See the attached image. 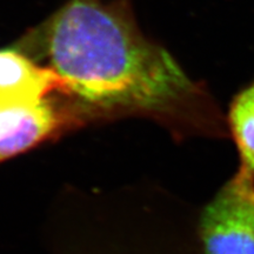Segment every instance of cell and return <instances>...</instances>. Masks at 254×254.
<instances>
[{
	"label": "cell",
	"instance_id": "obj_1",
	"mask_svg": "<svg viewBox=\"0 0 254 254\" xmlns=\"http://www.w3.org/2000/svg\"><path fill=\"white\" fill-rule=\"evenodd\" d=\"M12 46L46 63L92 125L142 118L178 142L228 139L213 92L146 36L131 0H66Z\"/></svg>",
	"mask_w": 254,
	"mask_h": 254
},
{
	"label": "cell",
	"instance_id": "obj_2",
	"mask_svg": "<svg viewBox=\"0 0 254 254\" xmlns=\"http://www.w3.org/2000/svg\"><path fill=\"white\" fill-rule=\"evenodd\" d=\"M196 208L157 186L66 189L47 219L51 254H201Z\"/></svg>",
	"mask_w": 254,
	"mask_h": 254
},
{
	"label": "cell",
	"instance_id": "obj_3",
	"mask_svg": "<svg viewBox=\"0 0 254 254\" xmlns=\"http://www.w3.org/2000/svg\"><path fill=\"white\" fill-rule=\"evenodd\" d=\"M201 254H254V179L237 171L196 208Z\"/></svg>",
	"mask_w": 254,
	"mask_h": 254
},
{
	"label": "cell",
	"instance_id": "obj_4",
	"mask_svg": "<svg viewBox=\"0 0 254 254\" xmlns=\"http://www.w3.org/2000/svg\"><path fill=\"white\" fill-rule=\"evenodd\" d=\"M66 91L49 66L15 47L0 50V139L11 135L47 98Z\"/></svg>",
	"mask_w": 254,
	"mask_h": 254
},
{
	"label": "cell",
	"instance_id": "obj_5",
	"mask_svg": "<svg viewBox=\"0 0 254 254\" xmlns=\"http://www.w3.org/2000/svg\"><path fill=\"white\" fill-rule=\"evenodd\" d=\"M86 112L65 91H58L27 117L11 135L0 139V164L90 126Z\"/></svg>",
	"mask_w": 254,
	"mask_h": 254
},
{
	"label": "cell",
	"instance_id": "obj_6",
	"mask_svg": "<svg viewBox=\"0 0 254 254\" xmlns=\"http://www.w3.org/2000/svg\"><path fill=\"white\" fill-rule=\"evenodd\" d=\"M225 118L228 139L237 152L236 171L254 179V78L232 95Z\"/></svg>",
	"mask_w": 254,
	"mask_h": 254
}]
</instances>
